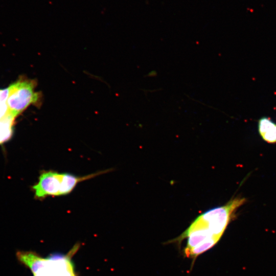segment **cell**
Segmentation results:
<instances>
[{
    "label": "cell",
    "mask_w": 276,
    "mask_h": 276,
    "mask_svg": "<svg viewBox=\"0 0 276 276\" xmlns=\"http://www.w3.org/2000/svg\"><path fill=\"white\" fill-rule=\"evenodd\" d=\"M109 170L85 176H77L68 173L54 171L42 172L38 182L32 186L35 198L43 199L49 196H60L71 193L77 185L83 181L109 172Z\"/></svg>",
    "instance_id": "obj_2"
},
{
    "label": "cell",
    "mask_w": 276,
    "mask_h": 276,
    "mask_svg": "<svg viewBox=\"0 0 276 276\" xmlns=\"http://www.w3.org/2000/svg\"><path fill=\"white\" fill-rule=\"evenodd\" d=\"M34 80L21 78L10 85L6 101L7 112L15 119L31 105L39 106L42 100L41 93L35 90Z\"/></svg>",
    "instance_id": "obj_3"
},
{
    "label": "cell",
    "mask_w": 276,
    "mask_h": 276,
    "mask_svg": "<svg viewBox=\"0 0 276 276\" xmlns=\"http://www.w3.org/2000/svg\"><path fill=\"white\" fill-rule=\"evenodd\" d=\"M80 247L76 243L66 254L54 252L46 257L33 251L18 250L16 257L33 276H79L73 258Z\"/></svg>",
    "instance_id": "obj_1"
},
{
    "label": "cell",
    "mask_w": 276,
    "mask_h": 276,
    "mask_svg": "<svg viewBox=\"0 0 276 276\" xmlns=\"http://www.w3.org/2000/svg\"><path fill=\"white\" fill-rule=\"evenodd\" d=\"M258 129L261 138L269 144L276 143V123L266 117L261 118L258 123Z\"/></svg>",
    "instance_id": "obj_4"
}]
</instances>
